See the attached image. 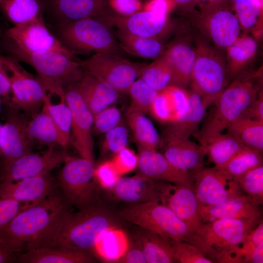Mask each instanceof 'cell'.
Here are the masks:
<instances>
[{"label":"cell","instance_id":"4dcf8cb0","mask_svg":"<svg viewBox=\"0 0 263 263\" xmlns=\"http://www.w3.org/2000/svg\"><path fill=\"white\" fill-rule=\"evenodd\" d=\"M135 230L132 239L141 247L146 263H177L171 245L166 239L141 227Z\"/></svg>","mask_w":263,"mask_h":263},{"label":"cell","instance_id":"5b68a950","mask_svg":"<svg viewBox=\"0 0 263 263\" xmlns=\"http://www.w3.org/2000/svg\"><path fill=\"white\" fill-rule=\"evenodd\" d=\"M7 45L11 56L33 67L46 92L61 101H65L64 89L78 82L84 75L85 70L75 57L55 52L29 53L9 42Z\"/></svg>","mask_w":263,"mask_h":263},{"label":"cell","instance_id":"c3c4849f","mask_svg":"<svg viewBox=\"0 0 263 263\" xmlns=\"http://www.w3.org/2000/svg\"><path fill=\"white\" fill-rule=\"evenodd\" d=\"M121 113L117 107L111 105L94 116L93 134H104L121 121Z\"/></svg>","mask_w":263,"mask_h":263},{"label":"cell","instance_id":"277c9868","mask_svg":"<svg viewBox=\"0 0 263 263\" xmlns=\"http://www.w3.org/2000/svg\"><path fill=\"white\" fill-rule=\"evenodd\" d=\"M258 75L242 72L212 103L213 108L201 129L198 140L222 133L237 119L259 93Z\"/></svg>","mask_w":263,"mask_h":263},{"label":"cell","instance_id":"e575fe53","mask_svg":"<svg viewBox=\"0 0 263 263\" xmlns=\"http://www.w3.org/2000/svg\"><path fill=\"white\" fill-rule=\"evenodd\" d=\"M114 32L119 45L125 53L145 58L157 59L165 48L160 40L135 36L116 29Z\"/></svg>","mask_w":263,"mask_h":263},{"label":"cell","instance_id":"f1b7e54d","mask_svg":"<svg viewBox=\"0 0 263 263\" xmlns=\"http://www.w3.org/2000/svg\"><path fill=\"white\" fill-rule=\"evenodd\" d=\"M22 263H90L94 260L83 251L61 246H44L30 249L20 255Z\"/></svg>","mask_w":263,"mask_h":263},{"label":"cell","instance_id":"ba28073f","mask_svg":"<svg viewBox=\"0 0 263 263\" xmlns=\"http://www.w3.org/2000/svg\"><path fill=\"white\" fill-rule=\"evenodd\" d=\"M191 90L198 94L207 109L226 88V63L223 56L206 42L197 40Z\"/></svg>","mask_w":263,"mask_h":263},{"label":"cell","instance_id":"8d00e7d4","mask_svg":"<svg viewBox=\"0 0 263 263\" xmlns=\"http://www.w3.org/2000/svg\"><path fill=\"white\" fill-rule=\"evenodd\" d=\"M256 41L249 36L239 37L226 49L227 78H235L243 71L256 53Z\"/></svg>","mask_w":263,"mask_h":263},{"label":"cell","instance_id":"f5cc1de1","mask_svg":"<svg viewBox=\"0 0 263 263\" xmlns=\"http://www.w3.org/2000/svg\"><path fill=\"white\" fill-rule=\"evenodd\" d=\"M22 209L23 205L19 202L0 198V228L8 224Z\"/></svg>","mask_w":263,"mask_h":263},{"label":"cell","instance_id":"ab89813d","mask_svg":"<svg viewBox=\"0 0 263 263\" xmlns=\"http://www.w3.org/2000/svg\"><path fill=\"white\" fill-rule=\"evenodd\" d=\"M262 153L244 147L226 165L221 167H214L227 177L236 180L247 171L263 165Z\"/></svg>","mask_w":263,"mask_h":263},{"label":"cell","instance_id":"836d02e7","mask_svg":"<svg viewBox=\"0 0 263 263\" xmlns=\"http://www.w3.org/2000/svg\"><path fill=\"white\" fill-rule=\"evenodd\" d=\"M27 131L33 143L48 148L60 147L58 131L44 101L40 111L28 121Z\"/></svg>","mask_w":263,"mask_h":263},{"label":"cell","instance_id":"30bf717a","mask_svg":"<svg viewBox=\"0 0 263 263\" xmlns=\"http://www.w3.org/2000/svg\"><path fill=\"white\" fill-rule=\"evenodd\" d=\"M0 67L10 85V107L32 117L40 111L48 94L42 84L11 56L0 55Z\"/></svg>","mask_w":263,"mask_h":263},{"label":"cell","instance_id":"d6986e66","mask_svg":"<svg viewBox=\"0 0 263 263\" xmlns=\"http://www.w3.org/2000/svg\"><path fill=\"white\" fill-rule=\"evenodd\" d=\"M101 19L112 27L135 36L159 40L171 26L168 15L143 10L129 16L113 13Z\"/></svg>","mask_w":263,"mask_h":263},{"label":"cell","instance_id":"6f0895ef","mask_svg":"<svg viewBox=\"0 0 263 263\" xmlns=\"http://www.w3.org/2000/svg\"><path fill=\"white\" fill-rule=\"evenodd\" d=\"M11 91L9 81L0 67V98L4 106H10Z\"/></svg>","mask_w":263,"mask_h":263},{"label":"cell","instance_id":"681fc988","mask_svg":"<svg viewBox=\"0 0 263 263\" xmlns=\"http://www.w3.org/2000/svg\"><path fill=\"white\" fill-rule=\"evenodd\" d=\"M174 256L181 263H213L194 245L185 241H176L171 244Z\"/></svg>","mask_w":263,"mask_h":263},{"label":"cell","instance_id":"52a82bcc","mask_svg":"<svg viewBox=\"0 0 263 263\" xmlns=\"http://www.w3.org/2000/svg\"><path fill=\"white\" fill-rule=\"evenodd\" d=\"M122 220L155 233L170 244L188 242L194 233L166 205L159 201L130 204L118 213Z\"/></svg>","mask_w":263,"mask_h":263},{"label":"cell","instance_id":"680465c9","mask_svg":"<svg viewBox=\"0 0 263 263\" xmlns=\"http://www.w3.org/2000/svg\"><path fill=\"white\" fill-rule=\"evenodd\" d=\"M171 0H150L143 7V10L152 11L166 15L170 9Z\"/></svg>","mask_w":263,"mask_h":263},{"label":"cell","instance_id":"7bdbcfd3","mask_svg":"<svg viewBox=\"0 0 263 263\" xmlns=\"http://www.w3.org/2000/svg\"><path fill=\"white\" fill-rule=\"evenodd\" d=\"M131 103L127 112H139L150 113L152 104L159 92L138 78L128 89Z\"/></svg>","mask_w":263,"mask_h":263},{"label":"cell","instance_id":"94428289","mask_svg":"<svg viewBox=\"0 0 263 263\" xmlns=\"http://www.w3.org/2000/svg\"><path fill=\"white\" fill-rule=\"evenodd\" d=\"M263 263V243L258 245L252 254L250 263Z\"/></svg>","mask_w":263,"mask_h":263},{"label":"cell","instance_id":"7dc6e473","mask_svg":"<svg viewBox=\"0 0 263 263\" xmlns=\"http://www.w3.org/2000/svg\"><path fill=\"white\" fill-rule=\"evenodd\" d=\"M104 134L101 146L103 154L108 152L114 155L127 147L129 132L127 126L122 121Z\"/></svg>","mask_w":263,"mask_h":263},{"label":"cell","instance_id":"4316f807","mask_svg":"<svg viewBox=\"0 0 263 263\" xmlns=\"http://www.w3.org/2000/svg\"><path fill=\"white\" fill-rule=\"evenodd\" d=\"M79 93L94 116L112 105L120 96V92L106 82L85 71L77 82Z\"/></svg>","mask_w":263,"mask_h":263},{"label":"cell","instance_id":"1f68e13d","mask_svg":"<svg viewBox=\"0 0 263 263\" xmlns=\"http://www.w3.org/2000/svg\"><path fill=\"white\" fill-rule=\"evenodd\" d=\"M198 141L208 160L218 168L226 165L245 147L227 133H221Z\"/></svg>","mask_w":263,"mask_h":263},{"label":"cell","instance_id":"be15d7a7","mask_svg":"<svg viewBox=\"0 0 263 263\" xmlns=\"http://www.w3.org/2000/svg\"><path fill=\"white\" fill-rule=\"evenodd\" d=\"M174 4L187 10H191L196 5L195 0H171Z\"/></svg>","mask_w":263,"mask_h":263},{"label":"cell","instance_id":"ac0fdd59","mask_svg":"<svg viewBox=\"0 0 263 263\" xmlns=\"http://www.w3.org/2000/svg\"><path fill=\"white\" fill-rule=\"evenodd\" d=\"M67 151L50 147L43 153L26 154L0 169V182L16 181L51 172L63 163Z\"/></svg>","mask_w":263,"mask_h":263},{"label":"cell","instance_id":"ffe728a7","mask_svg":"<svg viewBox=\"0 0 263 263\" xmlns=\"http://www.w3.org/2000/svg\"><path fill=\"white\" fill-rule=\"evenodd\" d=\"M46 12L56 24L67 21L113 13L108 0H42Z\"/></svg>","mask_w":263,"mask_h":263},{"label":"cell","instance_id":"484cf974","mask_svg":"<svg viewBox=\"0 0 263 263\" xmlns=\"http://www.w3.org/2000/svg\"><path fill=\"white\" fill-rule=\"evenodd\" d=\"M160 57L170 68L174 85L186 89L191 81L196 59L195 48L187 41L177 39L165 48Z\"/></svg>","mask_w":263,"mask_h":263},{"label":"cell","instance_id":"91938a15","mask_svg":"<svg viewBox=\"0 0 263 263\" xmlns=\"http://www.w3.org/2000/svg\"><path fill=\"white\" fill-rule=\"evenodd\" d=\"M200 10L227 5L228 0H195Z\"/></svg>","mask_w":263,"mask_h":263},{"label":"cell","instance_id":"9f6ffc18","mask_svg":"<svg viewBox=\"0 0 263 263\" xmlns=\"http://www.w3.org/2000/svg\"><path fill=\"white\" fill-rule=\"evenodd\" d=\"M239 117L263 120V95L262 91L259 92L257 98L249 104Z\"/></svg>","mask_w":263,"mask_h":263},{"label":"cell","instance_id":"f907efd6","mask_svg":"<svg viewBox=\"0 0 263 263\" xmlns=\"http://www.w3.org/2000/svg\"><path fill=\"white\" fill-rule=\"evenodd\" d=\"M120 177L112 160L95 167L94 179L97 184L105 189L109 190L112 188Z\"/></svg>","mask_w":263,"mask_h":263},{"label":"cell","instance_id":"3957f363","mask_svg":"<svg viewBox=\"0 0 263 263\" xmlns=\"http://www.w3.org/2000/svg\"><path fill=\"white\" fill-rule=\"evenodd\" d=\"M261 218L221 219L203 223L188 242L213 263H232L236 250Z\"/></svg>","mask_w":263,"mask_h":263},{"label":"cell","instance_id":"44dd1931","mask_svg":"<svg viewBox=\"0 0 263 263\" xmlns=\"http://www.w3.org/2000/svg\"><path fill=\"white\" fill-rule=\"evenodd\" d=\"M137 156L139 174L155 181L193 188V172L177 169L157 150L138 149Z\"/></svg>","mask_w":263,"mask_h":263},{"label":"cell","instance_id":"f6af8a7d","mask_svg":"<svg viewBox=\"0 0 263 263\" xmlns=\"http://www.w3.org/2000/svg\"><path fill=\"white\" fill-rule=\"evenodd\" d=\"M236 15L244 30L251 29L256 23L262 8V0H234Z\"/></svg>","mask_w":263,"mask_h":263},{"label":"cell","instance_id":"816d5d0a","mask_svg":"<svg viewBox=\"0 0 263 263\" xmlns=\"http://www.w3.org/2000/svg\"><path fill=\"white\" fill-rule=\"evenodd\" d=\"M112 161L122 176L136 168L138 156L133 150L126 147L115 154Z\"/></svg>","mask_w":263,"mask_h":263},{"label":"cell","instance_id":"7c38bea8","mask_svg":"<svg viewBox=\"0 0 263 263\" xmlns=\"http://www.w3.org/2000/svg\"><path fill=\"white\" fill-rule=\"evenodd\" d=\"M65 101L72 113L71 140L80 157L94 161V115L83 101L77 83L64 89Z\"/></svg>","mask_w":263,"mask_h":263},{"label":"cell","instance_id":"7a4b0ae2","mask_svg":"<svg viewBox=\"0 0 263 263\" xmlns=\"http://www.w3.org/2000/svg\"><path fill=\"white\" fill-rule=\"evenodd\" d=\"M71 204L58 191L42 201L21 210L0 228V244L16 254L43 234Z\"/></svg>","mask_w":263,"mask_h":263},{"label":"cell","instance_id":"f546056e","mask_svg":"<svg viewBox=\"0 0 263 263\" xmlns=\"http://www.w3.org/2000/svg\"><path fill=\"white\" fill-rule=\"evenodd\" d=\"M200 95L193 90L188 91L187 106L174 122L168 124L165 131L175 136L189 138L198 132L199 126L206 110Z\"/></svg>","mask_w":263,"mask_h":263},{"label":"cell","instance_id":"03108f58","mask_svg":"<svg viewBox=\"0 0 263 263\" xmlns=\"http://www.w3.org/2000/svg\"><path fill=\"white\" fill-rule=\"evenodd\" d=\"M1 28L0 23V38L1 37Z\"/></svg>","mask_w":263,"mask_h":263},{"label":"cell","instance_id":"e7e4bbea","mask_svg":"<svg viewBox=\"0 0 263 263\" xmlns=\"http://www.w3.org/2000/svg\"><path fill=\"white\" fill-rule=\"evenodd\" d=\"M2 125L0 124V157L2 153V140H1V132Z\"/></svg>","mask_w":263,"mask_h":263},{"label":"cell","instance_id":"d4e9b609","mask_svg":"<svg viewBox=\"0 0 263 263\" xmlns=\"http://www.w3.org/2000/svg\"><path fill=\"white\" fill-rule=\"evenodd\" d=\"M260 205L244 194L232 197L211 206L200 205L199 217L203 223L221 219H249L261 217Z\"/></svg>","mask_w":263,"mask_h":263},{"label":"cell","instance_id":"8fae6325","mask_svg":"<svg viewBox=\"0 0 263 263\" xmlns=\"http://www.w3.org/2000/svg\"><path fill=\"white\" fill-rule=\"evenodd\" d=\"M79 62L85 71L106 82L120 93L128 92L145 65L106 53H95Z\"/></svg>","mask_w":263,"mask_h":263},{"label":"cell","instance_id":"d590c367","mask_svg":"<svg viewBox=\"0 0 263 263\" xmlns=\"http://www.w3.org/2000/svg\"><path fill=\"white\" fill-rule=\"evenodd\" d=\"M126 121L138 149L157 150L160 147L161 137L145 113L139 112H127Z\"/></svg>","mask_w":263,"mask_h":263},{"label":"cell","instance_id":"5bb4252c","mask_svg":"<svg viewBox=\"0 0 263 263\" xmlns=\"http://www.w3.org/2000/svg\"><path fill=\"white\" fill-rule=\"evenodd\" d=\"M193 188L201 206L218 204L244 194L236 180L227 177L215 167H203L193 172Z\"/></svg>","mask_w":263,"mask_h":263},{"label":"cell","instance_id":"7402d4cb","mask_svg":"<svg viewBox=\"0 0 263 263\" xmlns=\"http://www.w3.org/2000/svg\"><path fill=\"white\" fill-rule=\"evenodd\" d=\"M159 202L168 206L193 232L203 224L199 215L200 205L192 187L164 182Z\"/></svg>","mask_w":263,"mask_h":263},{"label":"cell","instance_id":"e0dca14e","mask_svg":"<svg viewBox=\"0 0 263 263\" xmlns=\"http://www.w3.org/2000/svg\"><path fill=\"white\" fill-rule=\"evenodd\" d=\"M57 188V181L51 172H46L18 181L0 182V198L15 200L24 209L56 193Z\"/></svg>","mask_w":263,"mask_h":263},{"label":"cell","instance_id":"d6a6232c","mask_svg":"<svg viewBox=\"0 0 263 263\" xmlns=\"http://www.w3.org/2000/svg\"><path fill=\"white\" fill-rule=\"evenodd\" d=\"M0 10L13 26L44 19L42 0H0Z\"/></svg>","mask_w":263,"mask_h":263},{"label":"cell","instance_id":"2e32d148","mask_svg":"<svg viewBox=\"0 0 263 263\" xmlns=\"http://www.w3.org/2000/svg\"><path fill=\"white\" fill-rule=\"evenodd\" d=\"M6 108L5 122L1 132L2 153L0 169L22 156L32 152L33 142L27 131L25 115L10 107Z\"/></svg>","mask_w":263,"mask_h":263},{"label":"cell","instance_id":"8992f818","mask_svg":"<svg viewBox=\"0 0 263 263\" xmlns=\"http://www.w3.org/2000/svg\"><path fill=\"white\" fill-rule=\"evenodd\" d=\"M56 25V37L75 55L92 52L122 57L125 55L113 27L100 18L67 21Z\"/></svg>","mask_w":263,"mask_h":263},{"label":"cell","instance_id":"60d3db41","mask_svg":"<svg viewBox=\"0 0 263 263\" xmlns=\"http://www.w3.org/2000/svg\"><path fill=\"white\" fill-rule=\"evenodd\" d=\"M139 78L158 92L174 85L172 72L169 65L160 57L142 68Z\"/></svg>","mask_w":263,"mask_h":263},{"label":"cell","instance_id":"74e56055","mask_svg":"<svg viewBox=\"0 0 263 263\" xmlns=\"http://www.w3.org/2000/svg\"><path fill=\"white\" fill-rule=\"evenodd\" d=\"M129 244L128 235L120 227L112 228L101 235L93 252L105 262L115 263L126 252Z\"/></svg>","mask_w":263,"mask_h":263},{"label":"cell","instance_id":"9a60e30c","mask_svg":"<svg viewBox=\"0 0 263 263\" xmlns=\"http://www.w3.org/2000/svg\"><path fill=\"white\" fill-rule=\"evenodd\" d=\"M196 21L202 33L218 48L226 49L239 37V21L227 5L200 10Z\"/></svg>","mask_w":263,"mask_h":263},{"label":"cell","instance_id":"db71d44e","mask_svg":"<svg viewBox=\"0 0 263 263\" xmlns=\"http://www.w3.org/2000/svg\"><path fill=\"white\" fill-rule=\"evenodd\" d=\"M108 4L114 14L122 16H131L142 9L140 0H108Z\"/></svg>","mask_w":263,"mask_h":263},{"label":"cell","instance_id":"bcb514c9","mask_svg":"<svg viewBox=\"0 0 263 263\" xmlns=\"http://www.w3.org/2000/svg\"><path fill=\"white\" fill-rule=\"evenodd\" d=\"M262 243H263V219L247 234L242 245L236 250L232 263H250L255 248Z\"/></svg>","mask_w":263,"mask_h":263},{"label":"cell","instance_id":"003e7915","mask_svg":"<svg viewBox=\"0 0 263 263\" xmlns=\"http://www.w3.org/2000/svg\"><path fill=\"white\" fill-rule=\"evenodd\" d=\"M2 104V102H1V100L0 98V108H1V105Z\"/></svg>","mask_w":263,"mask_h":263},{"label":"cell","instance_id":"603a6c76","mask_svg":"<svg viewBox=\"0 0 263 263\" xmlns=\"http://www.w3.org/2000/svg\"><path fill=\"white\" fill-rule=\"evenodd\" d=\"M162 154L175 168L193 172L203 167L206 156L200 144L166 131L161 137Z\"/></svg>","mask_w":263,"mask_h":263},{"label":"cell","instance_id":"9c48e42d","mask_svg":"<svg viewBox=\"0 0 263 263\" xmlns=\"http://www.w3.org/2000/svg\"><path fill=\"white\" fill-rule=\"evenodd\" d=\"M63 164L56 181L68 202L78 209L96 202L97 184L94 178V161L73 157L66 152Z\"/></svg>","mask_w":263,"mask_h":263},{"label":"cell","instance_id":"f35d334b","mask_svg":"<svg viewBox=\"0 0 263 263\" xmlns=\"http://www.w3.org/2000/svg\"><path fill=\"white\" fill-rule=\"evenodd\" d=\"M232 136L244 146L263 150V120L239 117L226 129Z\"/></svg>","mask_w":263,"mask_h":263},{"label":"cell","instance_id":"ee69618b","mask_svg":"<svg viewBox=\"0 0 263 263\" xmlns=\"http://www.w3.org/2000/svg\"><path fill=\"white\" fill-rule=\"evenodd\" d=\"M236 180L243 193L256 203L263 202V165L251 169Z\"/></svg>","mask_w":263,"mask_h":263},{"label":"cell","instance_id":"6125c7cd","mask_svg":"<svg viewBox=\"0 0 263 263\" xmlns=\"http://www.w3.org/2000/svg\"><path fill=\"white\" fill-rule=\"evenodd\" d=\"M15 260V254L8 251L0 244V263H10Z\"/></svg>","mask_w":263,"mask_h":263},{"label":"cell","instance_id":"cb8c5ba5","mask_svg":"<svg viewBox=\"0 0 263 263\" xmlns=\"http://www.w3.org/2000/svg\"><path fill=\"white\" fill-rule=\"evenodd\" d=\"M163 182L139 173L132 177L121 176L109 191L115 199L130 204L160 201Z\"/></svg>","mask_w":263,"mask_h":263},{"label":"cell","instance_id":"b9f144b4","mask_svg":"<svg viewBox=\"0 0 263 263\" xmlns=\"http://www.w3.org/2000/svg\"><path fill=\"white\" fill-rule=\"evenodd\" d=\"M47 105L48 112L58 131L60 146L65 149L71 140L72 113L65 101L53 104L48 94L44 101Z\"/></svg>","mask_w":263,"mask_h":263},{"label":"cell","instance_id":"4fadbf2b","mask_svg":"<svg viewBox=\"0 0 263 263\" xmlns=\"http://www.w3.org/2000/svg\"><path fill=\"white\" fill-rule=\"evenodd\" d=\"M8 41L29 53L58 52L73 57L75 55L47 28L44 19L13 26L5 32Z\"/></svg>","mask_w":263,"mask_h":263},{"label":"cell","instance_id":"6da1fadb","mask_svg":"<svg viewBox=\"0 0 263 263\" xmlns=\"http://www.w3.org/2000/svg\"><path fill=\"white\" fill-rule=\"evenodd\" d=\"M122 220L97 201L77 212L68 208L25 250L44 246H61L87 253L107 230L120 227Z\"/></svg>","mask_w":263,"mask_h":263},{"label":"cell","instance_id":"83f0119b","mask_svg":"<svg viewBox=\"0 0 263 263\" xmlns=\"http://www.w3.org/2000/svg\"><path fill=\"white\" fill-rule=\"evenodd\" d=\"M188 91L172 85L159 92L151 107L150 113L157 121L169 124L175 121L185 110Z\"/></svg>","mask_w":263,"mask_h":263},{"label":"cell","instance_id":"11a10c76","mask_svg":"<svg viewBox=\"0 0 263 263\" xmlns=\"http://www.w3.org/2000/svg\"><path fill=\"white\" fill-rule=\"evenodd\" d=\"M132 244L130 241L129 247L116 263H146L144 253L140 246L134 241Z\"/></svg>","mask_w":263,"mask_h":263}]
</instances>
